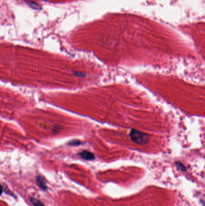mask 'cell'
<instances>
[{"mask_svg": "<svg viewBox=\"0 0 205 206\" xmlns=\"http://www.w3.org/2000/svg\"><path fill=\"white\" fill-rule=\"evenodd\" d=\"M176 165L182 171H185V168L184 166V165L182 163H176Z\"/></svg>", "mask_w": 205, "mask_h": 206, "instance_id": "obj_5", "label": "cell"}, {"mask_svg": "<svg viewBox=\"0 0 205 206\" xmlns=\"http://www.w3.org/2000/svg\"><path fill=\"white\" fill-rule=\"evenodd\" d=\"M36 180H37V185L42 190H46L47 189L46 185L45 183V182L44 180V179L43 178V176H42L40 175L37 176Z\"/></svg>", "mask_w": 205, "mask_h": 206, "instance_id": "obj_3", "label": "cell"}, {"mask_svg": "<svg viewBox=\"0 0 205 206\" xmlns=\"http://www.w3.org/2000/svg\"><path fill=\"white\" fill-rule=\"evenodd\" d=\"M129 135L131 140L137 144H145L149 140V137L147 134L137 130H132Z\"/></svg>", "mask_w": 205, "mask_h": 206, "instance_id": "obj_1", "label": "cell"}, {"mask_svg": "<svg viewBox=\"0 0 205 206\" xmlns=\"http://www.w3.org/2000/svg\"><path fill=\"white\" fill-rule=\"evenodd\" d=\"M75 75H76L79 76V77H83V76L85 75H83V73H82V72H75Z\"/></svg>", "mask_w": 205, "mask_h": 206, "instance_id": "obj_6", "label": "cell"}, {"mask_svg": "<svg viewBox=\"0 0 205 206\" xmlns=\"http://www.w3.org/2000/svg\"><path fill=\"white\" fill-rule=\"evenodd\" d=\"M31 202L35 205V206H45L43 203H42L40 200L34 198H31L30 199Z\"/></svg>", "mask_w": 205, "mask_h": 206, "instance_id": "obj_4", "label": "cell"}, {"mask_svg": "<svg viewBox=\"0 0 205 206\" xmlns=\"http://www.w3.org/2000/svg\"><path fill=\"white\" fill-rule=\"evenodd\" d=\"M79 155L81 158L87 160H92L95 158L94 154L88 151H83L80 153Z\"/></svg>", "mask_w": 205, "mask_h": 206, "instance_id": "obj_2", "label": "cell"}]
</instances>
